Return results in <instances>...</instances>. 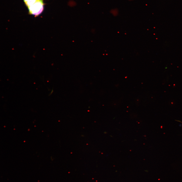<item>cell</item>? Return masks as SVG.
<instances>
[{"instance_id": "obj_3", "label": "cell", "mask_w": 182, "mask_h": 182, "mask_svg": "<svg viewBox=\"0 0 182 182\" xmlns=\"http://www.w3.org/2000/svg\"><path fill=\"white\" fill-rule=\"evenodd\" d=\"M180 122H181V123H182V122H181L180 121Z\"/></svg>"}, {"instance_id": "obj_2", "label": "cell", "mask_w": 182, "mask_h": 182, "mask_svg": "<svg viewBox=\"0 0 182 182\" xmlns=\"http://www.w3.org/2000/svg\"><path fill=\"white\" fill-rule=\"evenodd\" d=\"M24 3L28 8L40 0H24Z\"/></svg>"}, {"instance_id": "obj_1", "label": "cell", "mask_w": 182, "mask_h": 182, "mask_svg": "<svg viewBox=\"0 0 182 182\" xmlns=\"http://www.w3.org/2000/svg\"><path fill=\"white\" fill-rule=\"evenodd\" d=\"M44 6L43 0H40L28 8L29 13L35 16H38L42 12Z\"/></svg>"}]
</instances>
